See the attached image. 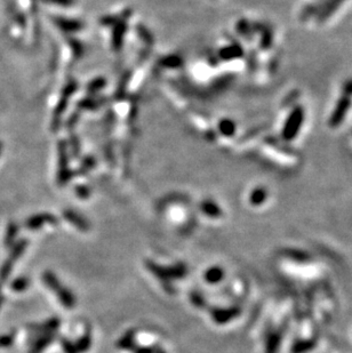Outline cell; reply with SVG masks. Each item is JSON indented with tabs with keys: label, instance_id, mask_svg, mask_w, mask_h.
Wrapping results in <instances>:
<instances>
[{
	"label": "cell",
	"instance_id": "2e32d148",
	"mask_svg": "<svg viewBox=\"0 0 352 353\" xmlns=\"http://www.w3.org/2000/svg\"><path fill=\"white\" fill-rule=\"evenodd\" d=\"M129 79H130V73L127 71L126 72L123 78H121L120 80V83L118 85V87H117V92H116V97L117 98H121V97H124L125 95V92H126V88H127V84L129 82Z\"/></svg>",
	"mask_w": 352,
	"mask_h": 353
},
{
	"label": "cell",
	"instance_id": "7c38bea8",
	"mask_svg": "<svg viewBox=\"0 0 352 353\" xmlns=\"http://www.w3.org/2000/svg\"><path fill=\"white\" fill-rule=\"evenodd\" d=\"M103 102L100 100H95V98H85V100H82L78 103V107L83 110H96L98 109V106L102 105Z\"/></svg>",
	"mask_w": 352,
	"mask_h": 353
},
{
	"label": "cell",
	"instance_id": "d6986e66",
	"mask_svg": "<svg viewBox=\"0 0 352 353\" xmlns=\"http://www.w3.org/2000/svg\"><path fill=\"white\" fill-rule=\"evenodd\" d=\"M299 96V92L297 91H294L292 92L290 94H288V96L286 97V100H284V105L285 106H290V105H293V103L296 101V98Z\"/></svg>",
	"mask_w": 352,
	"mask_h": 353
},
{
	"label": "cell",
	"instance_id": "4fadbf2b",
	"mask_svg": "<svg viewBox=\"0 0 352 353\" xmlns=\"http://www.w3.org/2000/svg\"><path fill=\"white\" fill-rule=\"evenodd\" d=\"M105 85H106V82H105V79H104V78L94 79V80H92L91 83L88 84V86H87V92H88L89 94H95V93H97V92L102 91V89L105 87Z\"/></svg>",
	"mask_w": 352,
	"mask_h": 353
},
{
	"label": "cell",
	"instance_id": "ba28073f",
	"mask_svg": "<svg viewBox=\"0 0 352 353\" xmlns=\"http://www.w3.org/2000/svg\"><path fill=\"white\" fill-rule=\"evenodd\" d=\"M53 22L64 32H76L83 28V24L79 21L70 20V18H64L62 16L53 17Z\"/></svg>",
	"mask_w": 352,
	"mask_h": 353
},
{
	"label": "cell",
	"instance_id": "ac0fdd59",
	"mask_svg": "<svg viewBox=\"0 0 352 353\" xmlns=\"http://www.w3.org/2000/svg\"><path fill=\"white\" fill-rule=\"evenodd\" d=\"M44 3L51 4V5H58V6L62 7H69L76 3V0H43Z\"/></svg>",
	"mask_w": 352,
	"mask_h": 353
},
{
	"label": "cell",
	"instance_id": "6da1fadb",
	"mask_svg": "<svg viewBox=\"0 0 352 353\" xmlns=\"http://www.w3.org/2000/svg\"><path fill=\"white\" fill-rule=\"evenodd\" d=\"M304 117H306V112H304L302 106H293V109L290 110L289 115L286 118L283 129H281V139L286 142H290V141L296 139L300 130L302 128Z\"/></svg>",
	"mask_w": 352,
	"mask_h": 353
},
{
	"label": "cell",
	"instance_id": "5b68a950",
	"mask_svg": "<svg viewBox=\"0 0 352 353\" xmlns=\"http://www.w3.org/2000/svg\"><path fill=\"white\" fill-rule=\"evenodd\" d=\"M130 14H132V12L129 11L127 14H126V16L125 15L120 16L119 21L114 25L111 44L115 50H119L121 48V46H123L126 30H127V23H126V20L130 16Z\"/></svg>",
	"mask_w": 352,
	"mask_h": 353
},
{
	"label": "cell",
	"instance_id": "3957f363",
	"mask_svg": "<svg viewBox=\"0 0 352 353\" xmlns=\"http://www.w3.org/2000/svg\"><path fill=\"white\" fill-rule=\"evenodd\" d=\"M76 89H77L76 80H74V82H70L67 86H65L64 91L62 92V95H61V98L58 103V105H56V107H55V111H54V115H53V121H51V127H53V129L59 128L61 118H62V115L64 114V111L68 106L69 98L74 92H76Z\"/></svg>",
	"mask_w": 352,
	"mask_h": 353
},
{
	"label": "cell",
	"instance_id": "30bf717a",
	"mask_svg": "<svg viewBox=\"0 0 352 353\" xmlns=\"http://www.w3.org/2000/svg\"><path fill=\"white\" fill-rule=\"evenodd\" d=\"M236 30L239 35L241 37H243L246 40H252L253 37H254L255 30H254V25L252 24L251 22H248L245 18H241V20H239L237 22V26Z\"/></svg>",
	"mask_w": 352,
	"mask_h": 353
},
{
	"label": "cell",
	"instance_id": "7402d4cb",
	"mask_svg": "<svg viewBox=\"0 0 352 353\" xmlns=\"http://www.w3.org/2000/svg\"><path fill=\"white\" fill-rule=\"evenodd\" d=\"M251 58H252V60H251V61H248L247 65L253 70V68L256 67V63H257V61H256V55L254 54V51H252V53H251Z\"/></svg>",
	"mask_w": 352,
	"mask_h": 353
},
{
	"label": "cell",
	"instance_id": "603a6c76",
	"mask_svg": "<svg viewBox=\"0 0 352 353\" xmlns=\"http://www.w3.org/2000/svg\"><path fill=\"white\" fill-rule=\"evenodd\" d=\"M2 152H3V143L0 142V154H2Z\"/></svg>",
	"mask_w": 352,
	"mask_h": 353
},
{
	"label": "cell",
	"instance_id": "ffe728a7",
	"mask_svg": "<svg viewBox=\"0 0 352 353\" xmlns=\"http://www.w3.org/2000/svg\"><path fill=\"white\" fill-rule=\"evenodd\" d=\"M343 94L345 95H352V80H346L343 85Z\"/></svg>",
	"mask_w": 352,
	"mask_h": 353
},
{
	"label": "cell",
	"instance_id": "8fae6325",
	"mask_svg": "<svg viewBox=\"0 0 352 353\" xmlns=\"http://www.w3.org/2000/svg\"><path fill=\"white\" fill-rule=\"evenodd\" d=\"M219 130L225 138H231L236 133V124L231 119H222L219 122Z\"/></svg>",
	"mask_w": 352,
	"mask_h": 353
},
{
	"label": "cell",
	"instance_id": "e0dca14e",
	"mask_svg": "<svg viewBox=\"0 0 352 353\" xmlns=\"http://www.w3.org/2000/svg\"><path fill=\"white\" fill-rule=\"evenodd\" d=\"M265 197H266V192H265V190H264V189H262V187H259V189H255L254 192H253L252 197H251V199H252L253 204L259 205V204H261V202H263V201H264Z\"/></svg>",
	"mask_w": 352,
	"mask_h": 353
},
{
	"label": "cell",
	"instance_id": "9c48e42d",
	"mask_svg": "<svg viewBox=\"0 0 352 353\" xmlns=\"http://www.w3.org/2000/svg\"><path fill=\"white\" fill-rule=\"evenodd\" d=\"M59 162H60V177H64L67 180L68 176V153L67 144L63 141L59 143Z\"/></svg>",
	"mask_w": 352,
	"mask_h": 353
},
{
	"label": "cell",
	"instance_id": "52a82bcc",
	"mask_svg": "<svg viewBox=\"0 0 352 353\" xmlns=\"http://www.w3.org/2000/svg\"><path fill=\"white\" fill-rule=\"evenodd\" d=\"M219 56L223 61H231L236 59H240L243 56V49L239 44H231L229 46L223 47L219 51Z\"/></svg>",
	"mask_w": 352,
	"mask_h": 353
},
{
	"label": "cell",
	"instance_id": "44dd1931",
	"mask_svg": "<svg viewBox=\"0 0 352 353\" xmlns=\"http://www.w3.org/2000/svg\"><path fill=\"white\" fill-rule=\"evenodd\" d=\"M78 120H79V115H72L71 117H70L69 118V119H68V121H67V125L69 126V128H71V127H73L74 125H76L77 124V122H78Z\"/></svg>",
	"mask_w": 352,
	"mask_h": 353
},
{
	"label": "cell",
	"instance_id": "9a60e30c",
	"mask_svg": "<svg viewBox=\"0 0 352 353\" xmlns=\"http://www.w3.org/2000/svg\"><path fill=\"white\" fill-rule=\"evenodd\" d=\"M136 31H138L140 38L142 39L145 42V44L149 45V46H152V44H153V37H152L151 32H150L147 29V28H145L142 24H139L138 26H136Z\"/></svg>",
	"mask_w": 352,
	"mask_h": 353
},
{
	"label": "cell",
	"instance_id": "8992f818",
	"mask_svg": "<svg viewBox=\"0 0 352 353\" xmlns=\"http://www.w3.org/2000/svg\"><path fill=\"white\" fill-rule=\"evenodd\" d=\"M254 30L255 32H260L261 34V41L260 47L263 50H267L271 48L272 42H274V31L270 26H267L263 23H254Z\"/></svg>",
	"mask_w": 352,
	"mask_h": 353
},
{
	"label": "cell",
	"instance_id": "7a4b0ae2",
	"mask_svg": "<svg viewBox=\"0 0 352 353\" xmlns=\"http://www.w3.org/2000/svg\"><path fill=\"white\" fill-rule=\"evenodd\" d=\"M351 104H352L351 96L343 94V95L339 98V101H337L334 110H333L332 115L330 117V120H328V125H330V127H332V128H336L337 126H340L342 122L344 121L345 117L346 115H348V112L351 107Z\"/></svg>",
	"mask_w": 352,
	"mask_h": 353
},
{
	"label": "cell",
	"instance_id": "277c9868",
	"mask_svg": "<svg viewBox=\"0 0 352 353\" xmlns=\"http://www.w3.org/2000/svg\"><path fill=\"white\" fill-rule=\"evenodd\" d=\"M345 0H322V2L314 4L317 8L316 20L317 23H323L339 9Z\"/></svg>",
	"mask_w": 352,
	"mask_h": 353
},
{
	"label": "cell",
	"instance_id": "5bb4252c",
	"mask_svg": "<svg viewBox=\"0 0 352 353\" xmlns=\"http://www.w3.org/2000/svg\"><path fill=\"white\" fill-rule=\"evenodd\" d=\"M160 63L167 68H178L182 65V59L177 55H170L161 59Z\"/></svg>",
	"mask_w": 352,
	"mask_h": 353
}]
</instances>
